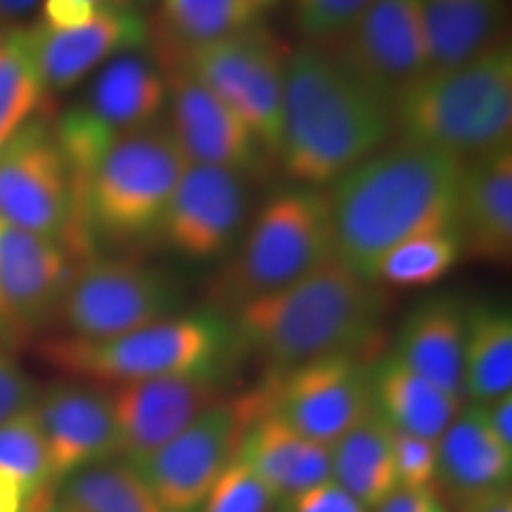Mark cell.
Returning a JSON list of instances; mask_svg holds the SVG:
<instances>
[{
  "label": "cell",
  "instance_id": "obj_1",
  "mask_svg": "<svg viewBox=\"0 0 512 512\" xmlns=\"http://www.w3.org/2000/svg\"><path fill=\"white\" fill-rule=\"evenodd\" d=\"M463 162L432 147H380L330 185L335 259L375 283L382 256L420 235L456 230Z\"/></svg>",
  "mask_w": 512,
  "mask_h": 512
},
{
  "label": "cell",
  "instance_id": "obj_2",
  "mask_svg": "<svg viewBox=\"0 0 512 512\" xmlns=\"http://www.w3.org/2000/svg\"><path fill=\"white\" fill-rule=\"evenodd\" d=\"M389 297L342 261L325 264L283 290L266 294L230 316L240 354L264 363L268 375L330 356L375 363L384 354Z\"/></svg>",
  "mask_w": 512,
  "mask_h": 512
},
{
  "label": "cell",
  "instance_id": "obj_3",
  "mask_svg": "<svg viewBox=\"0 0 512 512\" xmlns=\"http://www.w3.org/2000/svg\"><path fill=\"white\" fill-rule=\"evenodd\" d=\"M392 131V105L328 50L306 43L290 50L278 150L287 178L323 190L384 147Z\"/></svg>",
  "mask_w": 512,
  "mask_h": 512
},
{
  "label": "cell",
  "instance_id": "obj_4",
  "mask_svg": "<svg viewBox=\"0 0 512 512\" xmlns=\"http://www.w3.org/2000/svg\"><path fill=\"white\" fill-rule=\"evenodd\" d=\"M38 351L60 373L114 387L181 375L221 380L242 356L233 323L214 309L176 313L110 339L53 337Z\"/></svg>",
  "mask_w": 512,
  "mask_h": 512
},
{
  "label": "cell",
  "instance_id": "obj_5",
  "mask_svg": "<svg viewBox=\"0 0 512 512\" xmlns=\"http://www.w3.org/2000/svg\"><path fill=\"white\" fill-rule=\"evenodd\" d=\"M399 140L448 152L460 162L512 136V48L498 43L477 60L427 72L406 88L394 107Z\"/></svg>",
  "mask_w": 512,
  "mask_h": 512
},
{
  "label": "cell",
  "instance_id": "obj_6",
  "mask_svg": "<svg viewBox=\"0 0 512 512\" xmlns=\"http://www.w3.org/2000/svg\"><path fill=\"white\" fill-rule=\"evenodd\" d=\"M330 256H335V233L328 192L302 185L278 192L259 209L238 252L211 280L207 309L230 318L245 304L297 283Z\"/></svg>",
  "mask_w": 512,
  "mask_h": 512
},
{
  "label": "cell",
  "instance_id": "obj_7",
  "mask_svg": "<svg viewBox=\"0 0 512 512\" xmlns=\"http://www.w3.org/2000/svg\"><path fill=\"white\" fill-rule=\"evenodd\" d=\"M188 159L166 124L119 138L79 188V219L91 245H133L157 238L166 204Z\"/></svg>",
  "mask_w": 512,
  "mask_h": 512
},
{
  "label": "cell",
  "instance_id": "obj_8",
  "mask_svg": "<svg viewBox=\"0 0 512 512\" xmlns=\"http://www.w3.org/2000/svg\"><path fill=\"white\" fill-rule=\"evenodd\" d=\"M166 100V76L150 55H140L138 50L114 57L95 76L81 105L64 114L55 126L57 145L72 174L76 209L79 188L107 147L159 124Z\"/></svg>",
  "mask_w": 512,
  "mask_h": 512
},
{
  "label": "cell",
  "instance_id": "obj_9",
  "mask_svg": "<svg viewBox=\"0 0 512 512\" xmlns=\"http://www.w3.org/2000/svg\"><path fill=\"white\" fill-rule=\"evenodd\" d=\"M0 221L60 242L79 264L95 254L55 128L43 119H31L0 147Z\"/></svg>",
  "mask_w": 512,
  "mask_h": 512
},
{
  "label": "cell",
  "instance_id": "obj_10",
  "mask_svg": "<svg viewBox=\"0 0 512 512\" xmlns=\"http://www.w3.org/2000/svg\"><path fill=\"white\" fill-rule=\"evenodd\" d=\"M290 50L271 27L254 22L190 55L174 74L190 76L226 102L275 164L283 133L285 64Z\"/></svg>",
  "mask_w": 512,
  "mask_h": 512
},
{
  "label": "cell",
  "instance_id": "obj_11",
  "mask_svg": "<svg viewBox=\"0 0 512 512\" xmlns=\"http://www.w3.org/2000/svg\"><path fill=\"white\" fill-rule=\"evenodd\" d=\"M183 302L176 275L128 256L93 254L76 266L57 318L69 337L110 339L176 316Z\"/></svg>",
  "mask_w": 512,
  "mask_h": 512
},
{
  "label": "cell",
  "instance_id": "obj_12",
  "mask_svg": "<svg viewBox=\"0 0 512 512\" xmlns=\"http://www.w3.org/2000/svg\"><path fill=\"white\" fill-rule=\"evenodd\" d=\"M261 413L264 399L259 389L233 399L223 396L169 444L128 465L138 472L164 512H200L211 486L238 456L249 422Z\"/></svg>",
  "mask_w": 512,
  "mask_h": 512
},
{
  "label": "cell",
  "instance_id": "obj_13",
  "mask_svg": "<svg viewBox=\"0 0 512 512\" xmlns=\"http://www.w3.org/2000/svg\"><path fill=\"white\" fill-rule=\"evenodd\" d=\"M370 373L373 363L363 358L330 356L268 375L259 387L264 413L330 448L373 411Z\"/></svg>",
  "mask_w": 512,
  "mask_h": 512
},
{
  "label": "cell",
  "instance_id": "obj_14",
  "mask_svg": "<svg viewBox=\"0 0 512 512\" xmlns=\"http://www.w3.org/2000/svg\"><path fill=\"white\" fill-rule=\"evenodd\" d=\"M325 50L392 107L430 69L418 0H373Z\"/></svg>",
  "mask_w": 512,
  "mask_h": 512
},
{
  "label": "cell",
  "instance_id": "obj_15",
  "mask_svg": "<svg viewBox=\"0 0 512 512\" xmlns=\"http://www.w3.org/2000/svg\"><path fill=\"white\" fill-rule=\"evenodd\" d=\"M249 183V178L219 166L188 164L166 204L159 242L190 261L228 256L247 226Z\"/></svg>",
  "mask_w": 512,
  "mask_h": 512
},
{
  "label": "cell",
  "instance_id": "obj_16",
  "mask_svg": "<svg viewBox=\"0 0 512 512\" xmlns=\"http://www.w3.org/2000/svg\"><path fill=\"white\" fill-rule=\"evenodd\" d=\"M79 261L60 242L0 221V316L5 342L34 335L57 318Z\"/></svg>",
  "mask_w": 512,
  "mask_h": 512
},
{
  "label": "cell",
  "instance_id": "obj_17",
  "mask_svg": "<svg viewBox=\"0 0 512 512\" xmlns=\"http://www.w3.org/2000/svg\"><path fill=\"white\" fill-rule=\"evenodd\" d=\"M166 88V128L188 164L219 166L249 181L268 176L271 157L226 102L185 74H166Z\"/></svg>",
  "mask_w": 512,
  "mask_h": 512
},
{
  "label": "cell",
  "instance_id": "obj_18",
  "mask_svg": "<svg viewBox=\"0 0 512 512\" xmlns=\"http://www.w3.org/2000/svg\"><path fill=\"white\" fill-rule=\"evenodd\" d=\"M221 399V380L211 377L181 375L117 384L110 406L119 460L136 463L147 458Z\"/></svg>",
  "mask_w": 512,
  "mask_h": 512
},
{
  "label": "cell",
  "instance_id": "obj_19",
  "mask_svg": "<svg viewBox=\"0 0 512 512\" xmlns=\"http://www.w3.org/2000/svg\"><path fill=\"white\" fill-rule=\"evenodd\" d=\"M53 486L88 467L119 460L110 394L81 384H53L34 401Z\"/></svg>",
  "mask_w": 512,
  "mask_h": 512
},
{
  "label": "cell",
  "instance_id": "obj_20",
  "mask_svg": "<svg viewBox=\"0 0 512 512\" xmlns=\"http://www.w3.org/2000/svg\"><path fill=\"white\" fill-rule=\"evenodd\" d=\"M29 48L43 91L64 93L100 64L147 46V17L138 8H100L91 22L76 29H27Z\"/></svg>",
  "mask_w": 512,
  "mask_h": 512
},
{
  "label": "cell",
  "instance_id": "obj_21",
  "mask_svg": "<svg viewBox=\"0 0 512 512\" xmlns=\"http://www.w3.org/2000/svg\"><path fill=\"white\" fill-rule=\"evenodd\" d=\"M456 233L463 256L508 264L512 256V145L463 162Z\"/></svg>",
  "mask_w": 512,
  "mask_h": 512
},
{
  "label": "cell",
  "instance_id": "obj_22",
  "mask_svg": "<svg viewBox=\"0 0 512 512\" xmlns=\"http://www.w3.org/2000/svg\"><path fill=\"white\" fill-rule=\"evenodd\" d=\"M467 309L456 294H434L406 313L392 354L406 368L465 401L463 347Z\"/></svg>",
  "mask_w": 512,
  "mask_h": 512
},
{
  "label": "cell",
  "instance_id": "obj_23",
  "mask_svg": "<svg viewBox=\"0 0 512 512\" xmlns=\"http://www.w3.org/2000/svg\"><path fill=\"white\" fill-rule=\"evenodd\" d=\"M147 17V46L162 74H174L190 55L238 34L264 15L254 0H157Z\"/></svg>",
  "mask_w": 512,
  "mask_h": 512
},
{
  "label": "cell",
  "instance_id": "obj_24",
  "mask_svg": "<svg viewBox=\"0 0 512 512\" xmlns=\"http://www.w3.org/2000/svg\"><path fill=\"white\" fill-rule=\"evenodd\" d=\"M235 458L283 501L332 479L330 448L304 439L271 413L249 422Z\"/></svg>",
  "mask_w": 512,
  "mask_h": 512
},
{
  "label": "cell",
  "instance_id": "obj_25",
  "mask_svg": "<svg viewBox=\"0 0 512 512\" xmlns=\"http://www.w3.org/2000/svg\"><path fill=\"white\" fill-rule=\"evenodd\" d=\"M512 451L486 427L477 403L463 406L437 441V479L458 505L510 486Z\"/></svg>",
  "mask_w": 512,
  "mask_h": 512
},
{
  "label": "cell",
  "instance_id": "obj_26",
  "mask_svg": "<svg viewBox=\"0 0 512 512\" xmlns=\"http://www.w3.org/2000/svg\"><path fill=\"white\" fill-rule=\"evenodd\" d=\"M427 72L467 64L505 41V0H418Z\"/></svg>",
  "mask_w": 512,
  "mask_h": 512
},
{
  "label": "cell",
  "instance_id": "obj_27",
  "mask_svg": "<svg viewBox=\"0 0 512 512\" xmlns=\"http://www.w3.org/2000/svg\"><path fill=\"white\" fill-rule=\"evenodd\" d=\"M373 408L396 432L439 441L465 401L413 373L392 351L373 363Z\"/></svg>",
  "mask_w": 512,
  "mask_h": 512
},
{
  "label": "cell",
  "instance_id": "obj_28",
  "mask_svg": "<svg viewBox=\"0 0 512 512\" xmlns=\"http://www.w3.org/2000/svg\"><path fill=\"white\" fill-rule=\"evenodd\" d=\"M332 479L366 510H375L399 486L392 456V427L375 408L330 446Z\"/></svg>",
  "mask_w": 512,
  "mask_h": 512
},
{
  "label": "cell",
  "instance_id": "obj_29",
  "mask_svg": "<svg viewBox=\"0 0 512 512\" xmlns=\"http://www.w3.org/2000/svg\"><path fill=\"white\" fill-rule=\"evenodd\" d=\"M512 387V316L494 304L467 309L463 347V394L489 403Z\"/></svg>",
  "mask_w": 512,
  "mask_h": 512
},
{
  "label": "cell",
  "instance_id": "obj_30",
  "mask_svg": "<svg viewBox=\"0 0 512 512\" xmlns=\"http://www.w3.org/2000/svg\"><path fill=\"white\" fill-rule=\"evenodd\" d=\"M55 489L57 501L76 512H164L138 472L124 460L76 472Z\"/></svg>",
  "mask_w": 512,
  "mask_h": 512
},
{
  "label": "cell",
  "instance_id": "obj_31",
  "mask_svg": "<svg viewBox=\"0 0 512 512\" xmlns=\"http://www.w3.org/2000/svg\"><path fill=\"white\" fill-rule=\"evenodd\" d=\"M43 83L36 72L27 29L0 38V147L34 119L43 102Z\"/></svg>",
  "mask_w": 512,
  "mask_h": 512
},
{
  "label": "cell",
  "instance_id": "obj_32",
  "mask_svg": "<svg viewBox=\"0 0 512 512\" xmlns=\"http://www.w3.org/2000/svg\"><path fill=\"white\" fill-rule=\"evenodd\" d=\"M460 259H463V247L456 230L420 235L401 242L382 256L375 271V283L396 290L427 287L446 278Z\"/></svg>",
  "mask_w": 512,
  "mask_h": 512
},
{
  "label": "cell",
  "instance_id": "obj_33",
  "mask_svg": "<svg viewBox=\"0 0 512 512\" xmlns=\"http://www.w3.org/2000/svg\"><path fill=\"white\" fill-rule=\"evenodd\" d=\"M0 484L15 489L27 501L55 489L34 406L0 425Z\"/></svg>",
  "mask_w": 512,
  "mask_h": 512
},
{
  "label": "cell",
  "instance_id": "obj_34",
  "mask_svg": "<svg viewBox=\"0 0 512 512\" xmlns=\"http://www.w3.org/2000/svg\"><path fill=\"white\" fill-rule=\"evenodd\" d=\"M373 0H292V22L302 43L328 48Z\"/></svg>",
  "mask_w": 512,
  "mask_h": 512
},
{
  "label": "cell",
  "instance_id": "obj_35",
  "mask_svg": "<svg viewBox=\"0 0 512 512\" xmlns=\"http://www.w3.org/2000/svg\"><path fill=\"white\" fill-rule=\"evenodd\" d=\"M275 501L273 491L235 458L211 486L200 512H271Z\"/></svg>",
  "mask_w": 512,
  "mask_h": 512
},
{
  "label": "cell",
  "instance_id": "obj_36",
  "mask_svg": "<svg viewBox=\"0 0 512 512\" xmlns=\"http://www.w3.org/2000/svg\"><path fill=\"white\" fill-rule=\"evenodd\" d=\"M392 456L399 486H432L437 479V441L392 430Z\"/></svg>",
  "mask_w": 512,
  "mask_h": 512
},
{
  "label": "cell",
  "instance_id": "obj_37",
  "mask_svg": "<svg viewBox=\"0 0 512 512\" xmlns=\"http://www.w3.org/2000/svg\"><path fill=\"white\" fill-rule=\"evenodd\" d=\"M36 384L8 351L0 349V425L29 411L36 401Z\"/></svg>",
  "mask_w": 512,
  "mask_h": 512
},
{
  "label": "cell",
  "instance_id": "obj_38",
  "mask_svg": "<svg viewBox=\"0 0 512 512\" xmlns=\"http://www.w3.org/2000/svg\"><path fill=\"white\" fill-rule=\"evenodd\" d=\"M287 505H290V512H366V508L335 479H328V482L290 498Z\"/></svg>",
  "mask_w": 512,
  "mask_h": 512
},
{
  "label": "cell",
  "instance_id": "obj_39",
  "mask_svg": "<svg viewBox=\"0 0 512 512\" xmlns=\"http://www.w3.org/2000/svg\"><path fill=\"white\" fill-rule=\"evenodd\" d=\"M93 0H41V22L46 29L64 31L88 24L98 15Z\"/></svg>",
  "mask_w": 512,
  "mask_h": 512
},
{
  "label": "cell",
  "instance_id": "obj_40",
  "mask_svg": "<svg viewBox=\"0 0 512 512\" xmlns=\"http://www.w3.org/2000/svg\"><path fill=\"white\" fill-rule=\"evenodd\" d=\"M375 512H448L444 496L434 486H396Z\"/></svg>",
  "mask_w": 512,
  "mask_h": 512
},
{
  "label": "cell",
  "instance_id": "obj_41",
  "mask_svg": "<svg viewBox=\"0 0 512 512\" xmlns=\"http://www.w3.org/2000/svg\"><path fill=\"white\" fill-rule=\"evenodd\" d=\"M482 408L486 427L503 448L512 451V394H503L489 403H477Z\"/></svg>",
  "mask_w": 512,
  "mask_h": 512
},
{
  "label": "cell",
  "instance_id": "obj_42",
  "mask_svg": "<svg viewBox=\"0 0 512 512\" xmlns=\"http://www.w3.org/2000/svg\"><path fill=\"white\" fill-rule=\"evenodd\" d=\"M460 512H512L510 486L470 498V501L460 505Z\"/></svg>",
  "mask_w": 512,
  "mask_h": 512
},
{
  "label": "cell",
  "instance_id": "obj_43",
  "mask_svg": "<svg viewBox=\"0 0 512 512\" xmlns=\"http://www.w3.org/2000/svg\"><path fill=\"white\" fill-rule=\"evenodd\" d=\"M38 5H41V0H0V22H19V19L31 15Z\"/></svg>",
  "mask_w": 512,
  "mask_h": 512
},
{
  "label": "cell",
  "instance_id": "obj_44",
  "mask_svg": "<svg viewBox=\"0 0 512 512\" xmlns=\"http://www.w3.org/2000/svg\"><path fill=\"white\" fill-rule=\"evenodd\" d=\"M36 512H76V510L69 508V505H64L62 501H57L55 491H48V494L41 498V503H38Z\"/></svg>",
  "mask_w": 512,
  "mask_h": 512
},
{
  "label": "cell",
  "instance_id": "obj_45",
  "mask_svg": "<svg viewBox=\"0 0 512 512\" xmlns=\"http://www.w3.org/2000/svg\"><path fill=\"white\" fill-rule=\"evenodd\" d=\"M98 8H138L136 0H93Z\"/></svg>",
  "mask_w": 512,
  "mask_h": 512
},
{
  "label": "cell",
  "instance_id": "obj_46",
  "mask_svg": "<svg viewBox=\"0 0 512 512\" xmlns=\"http://www.w3.org/2000/svg\"><path fill=\"white\" fill-rule=\"evenodd\" d=\"M278 3H283V0H254V5H256V8H259L261 12L271 10L273 5H278Z\"/></svg>",
  "mask_w": 512,
  "mask_h": 512
},
{
  "label": "cell",
  "instance_id": "obj_47",
  "mask_svg": "<svg viewBox=\"0 0 512 512\" xmlns=\"http://www.w3.org/2000/svg\"><path fill=\"white\" fill-rule=\"evenodd\" d=\"M0 342L5 344V328H3V316H0Z\"/></svg>",
  "mask_w": 512,
  "mask_h": 512
},
{
  "label": "cell",
  "instance_id": "obj_48",
  "mask_svg": "<svg viewBox=\"0 0 512 512\" xmlns=\"http://www.w3.org/2000/svg\"><path fill=\"white\" fill-rule=\"evenodd\" d=\"M157 3V0H136V5H152Z\"/></svg>",
  "mask_w": 512,
  "mask_h": 512
},
{
  "label": "cell",
  "instance_id": "obj_49",
  "mask_svg": "<svg viewBox=\"0 0 512 512\" xmlns=\"http://www.w3.org/2000/svg\"><path fill=\"white\" fill-rule=\"evenodd\" d=\"M0 38H3V34H0Z\"/></svg>",
  "mask_w": 512,
  "mask_h": 512
}]
</instances>
